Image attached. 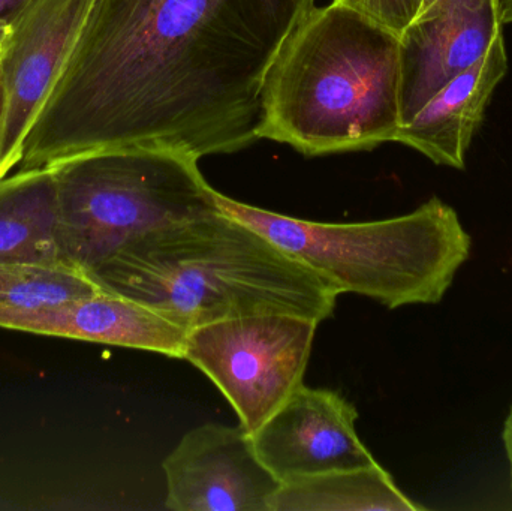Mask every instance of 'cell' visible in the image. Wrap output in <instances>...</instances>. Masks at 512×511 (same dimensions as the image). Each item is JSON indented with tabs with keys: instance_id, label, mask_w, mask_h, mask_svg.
Segmentation results:
<instances>
[{
	"instance_id": "1",
	"label": "cell",
	"mask_w": 512,
	"mask_h": 511,
	"mask_svg": "<svg viewBox=\"0 0 512 511\" xmlns=\"http://www.w3.org/2000/svg\"><path fill=\"white\" fill-rule=\"evenodd\" d=\"M315 0H95L18 170L128 147L194 156L258 140L262 84Z\"/></svg>"
},
{
	"instance_id": "2",
	"label": "cell",
	"mask_w": 512,
	"mask_h": 511,
	"mask_svg": "<svg viewBox=\"0 0 512 511\" xmlns=\"http://www.w3.org/2000/svg\"><path fill=\"white\" fill-rule=\"evenodd\" d=\"M86 273L105 293L143 303L186 332L264 314L321 323L339 297L306 264L221 210L150 231Z\"/></svg>"
},
{
	"instance_id": "3",
	"label": "cell",
	"mask_w": 512,
	"mask_h": 511,
	"mask_svg": "<svg viewBox=\"0 0 512 511\" xmlns=\"http://www.w3.org/2000/svg\"><path fill=\"white\" fill-rule=\"evenodd\" d=\"M258 140L307 156L396 141L400 38L331 0L310 3L280 44L262 84Z\"/></svg>"
},
{
	"instance_id": "4",
	"label": "cell",
	"mask_w": 512,
	"mask_h": 511,
	"mask_svg": "<svg viewBox=\"0 0 512 511\" xmlns=\"http://www.w3.org/2000/svg\"><path fill=\"white\" fill-rule=\"evenodd\" d=\"M219 210L248 224L324 279L337 294H358L397 309L444 299L472 240L439 198L408 215L334 224L291 218L216 191Z\"/></svg>"
},
{
	"instance_id": "5",
	"label": "cell",
	"mask_w": 512,
	"mask_h": 511,
	"mask_svg": "<svg viewBox=\"0 0 512 511\" xmlns=\"http://www.w3.org/2000/svg\"><path fill=\"white\" fill-rule=\"evenodd\" d=\"M51 167L60 257L83 272L150 231L219 212L198 159L185 153L128 147Z\"/></svg>"
},
{
	"instance_id": "6",
	"label": "cell",
	"mask_w": 512,
	"mask_h": 511,
	"mask_svg": "<svg viewBox=\"0 0 512 511\" xmlns=\"http://www.w3.org/2000/svg\"><path fill=\"white\" fill-rule=\"evenodd\" d=\"M318 326L289 314L215 321L189 330L183 359L221 390L252 435L303 386Z\"/></svg>"
},
{
	"instance_id": "7",
	"label": "cell",
	"mask_w": 512,
	"mask_h": 511,
	"mask_svg": "<svg viewBox=\"0 0 512 511\" xmlns=\"http://www.w3.org/2000/svg\"><path fill=\"white\" fill-rule=\"evenodd\" d=\"M95 0H30L11 21L0 60V180L18 168L24 141L62 74Z\"/></svg>"
},
{
	"instance_id": "8",
	"label": "cell",
	"mask_w": 512,
	"mask_h": 511,
	"mask_svg": "<svg viewBox=\"0 0 512 511\" xmlns=\"http://www.w3.org/2000/svg\"><path fill=\"white\" fill-rule=\"evenodd\" d=\"M173 511H270L282 483L262 464L245 428L207 423L189 431L165 459Z\"/></svg>"
},
{
	"instance_id": "9",
	"label": "cell",
	"mask_w": 512,
	"mask_h": 511,
	"mask_svg": "<svg viewBox=\"0 0 512 511\" xmlns=\"http://www.w3.org/2000/svg\"><path fill=\"white\" fill-rule=\"evenodd\" d=\"M357 419L340 393L303 384L252 438L262 464L283 485L376 464L358 437Z\"/></svg>"
},
{
	"instance_id": "10",
	"label": "cell",
	"mask_w": 512,
	"mask_h": 511,
	"mask_svg": "<svg viewBox=\"0 0 512 511\" xmlns=\"http://www.w3.org/2000/svg\"><path fill=\"white\" fill-rule=\"evenodd\" d=\"M496 0H436L400 36V122L480 62L502 33Z\"/></svg>"
},
{
	"instance_id": "11",
	"label": "cell",
	"mask_w": 512,
	"mask_h": 511,
	"mask_svg": "<svg viewBox=\"0 0 512 511\" xmlns=\"http://www.w3.org/2000/svg\"><path fill=\"white\" fill-rule=\"evenodd\" d=\"M0 327L152 351L171 359H183L188 336L155 309L105 291L53 308L0 311Z\"/></svg>"
},
{
	"instance_id": "12",
	"label": "cell",
	"mask_w": 512,
	"mask_h": 511,
	"mask_svg": "<svg viewBox=\"0 0 512 511\" xmlns=\"http://www.w3.org/2000/svg\"><path fill=\"white\" fill-rule=\"evenodd\" d=\"M507 71L502 32L480 62L453 78L411 122L400 126L397 143L418 150L435 164L463 170L466 150Z\"/></svg>"
},
{
	"instance_id": "13",
	"label": "cell",
	"mask_w": 512,
	"mask_h": 511,
	"mask_svg": "<svg viewBox=\"0 0 512 511\" xmlns=\"http://www.w3.org/2000/svg\"><path fill=\"white\" fill-rule=\"evenodd\" d=\"M53 167L17 170L0 180V261L63 263Z\"/></svg>"
},
{
	"instance_id": "14",
	"label": "cell",
	"mask_w": 512,
	"mask_h": 511,
	"mask_svg": "<svg viewBox=\"0 0 512 511\" xmlns=\"http://www.w3.org/2000/svg\"><path fill=\"white\" fill-rule=\"evenodd\" d=\"M387 470L376 464L283 483L270 511H417Z\"/></svg>"
},
{
	"instance_id": "15",
	"label": "cell",
	"mask_w": 512,
	"mask_h": 511,
	"mask_svg": "<svg viewBox=\"0 0 512 511\" xmlns=\"http://www.w3.org/2000/svg\"><path fill=\"white\" fill-rule=\"evenodd\" d=\"M101 291L86 272L68 263L0 261V311L53 308Z\"/></svg>"
},
{
	"instance_id": "16",
	"label": "cell",
	"mask_w": 512,
	"mask_h": 511,
	"mask_svg": "<svg viewBox=\"0 0 512 511\" xmlns=\"http://www.w3.org/2000/svg\"><path fill=\"white\" fill-rule=\"evenodd\" d=\"M375 21L394 35L402 36L420 14L424 0H333Z\"/></svg>"
},
{
	"instance_id": "17",
	"label": "cell",
	"mask_w": 512,
	"mask_h": 511,
	"mask_svg": "<svg viewBox=\"0 0 512 511\" xmlns=\"http://www.w3.org/2000/svg\"><path fill=\"white\" fill-rule=\"evenodd\" d=\"M29 3L30 0H0V18L11 23Z\"/></svg>"
},
{
	"instance_id": "18",
	"label": "cell",
	"mask_w": 512,
	"mask_h": 511,
	"mask_svg": "<svg viewBox=\"0 0 512 511\" xmlns=\"http://www.w3.org/2000/svg\"><path fill=\"white\" fill-rule=\"evenodd\" d=\"M502 440H504L505 452H507L508 462H510V477L512 488V405L510 413L504 423V431H502Z\"/></svg>"
},
{
	"instance_id": "19",
	"label": "cell",
	"mask_w": 512,
	"mask_h": 511,
	"mask_svg": "<svg viewBox=\"0 0 512 511\" xmlns=\"http://www.w3.org/2000/svg\"><path fill=\"white\" fill-rule=\"evenodd\" d=\"M12 27L11 23L0 18V60H2L3 54H5L6 48H8L9 39H11Z\"/></svg>"
},
{
	"instance_id": "20",
	"label": "cell",
	"mask_w": 512,
	"mask_h": 511,
	"mask_svg": "<svg viewBox=\"0 0 512 511\" xmlns=\"http://www.w3.org/2000/svg\"><path fill=\"white\" fill-rule=\"evenodd\" d=\"M498 3L499 20L502 26L512 23V0H496Z\"/></svg>"
},
{
	"instance_id": "21",
	"label": "cell",
	"mask_w": 512,
	"mask_h": 511,
	"mask_svg": "<svg viewBox=\"0 0 512 511\" xmlns=\"http://www.w3.org/2000/svg\"><path fill=\"white\" fill-rule=\"evenodd\" d=\"M3 116V90H2V81H0V123H2Z\"/></svg>"
},
{
	"instance_id": "22",
	"label": "cell",
	"mask_w": 512,
	"mask_h": 511,
	"mask_svg": "<svg viewBox=\"0 0 512 511\" xmlns=\"http://www.w3.org/2000/svg\"><path fill=\"white\" fill-rule=\"evenodd\" d=\"M433 2H436V0H424L423 6H421V11H423V9L429 8V6L432 5Z\"/></svg>"
}]
</instances>
